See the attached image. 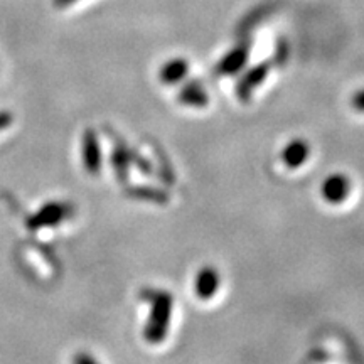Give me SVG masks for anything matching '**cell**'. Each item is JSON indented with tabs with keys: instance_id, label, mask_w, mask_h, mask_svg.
I'll use <instances>...</instances> for the list:
<instances>
[{
	"instance_id": "cell-1",
	"label": "cell",
	"mask_w": 364,
	"mask_h": 364,
	"mask_svg": "<svg viewBox=\"0 0 364 364\" xmlns=\"http://www.w3.org/2000/svg\"><path fill=\"white\" fill-rule=\"evenodd\" d=\"M140 299L150 304V316L144 327V339L149 344H161L169 332L174 299L166 290L157 289H144L140 292Z\"/></svg>"
},
{
	"instance_id": "cell-2",
	"label": "cell",
	"mask_w": 364,
	"mask_h": 364,
	"mask_svg": "<svg viewBox=\"0 0 364 364\" xmlns=\"http://www.w3.org/2000/svg\"><path fill=\"white\" fill-rule=\"evenodd\" d=\"M73 215H75V206L70 203H48L27 220V226L33 231L44 230V228L61 225L63 221L70 220Z\"/></svg>"
},
{
	"instance_id": "cell-3",
	"label": "cell",
	"mask_w": 364,
	"mask_h": 364,
	"mask_svg": "<svg viewBox=\"0 0 364 364\" xmlns=\"http://www.w3.org/2000/svg\"><path fill=\"white\" fill-rule=\"evenodd\" d=\"M351 189V179L343 174V172H338V174H331L329 177H326L321 186V194L332 206H338V204H343L349 198Z\"/></svg>"
},
{
	"instance_id": "cell-4",
	"label": "cell",
	"mask_w": 364,
	"mask_h": 364,
	"mask_svg": "<svg viewBox=\"0 0 364 364\" xmlns=\"http://www.w3.org/2000/svg\"><path fill=\"white\" fill-rule=\"evenodd\" d=\"M221 277L220 272L215 267L206 265L199 268L198 275L194 279V292L198 295V299L201 300H211L215 297L218 290H220Z\"/></svg>"
},
{
	"instance_id": "cell-5",
	"label": "cell",
	"mask_w": 364,
	"mask_h": 364,
	"mask_svg": "<svg viewBox=\"0 0 364 364\" xmlns=\"http://www.w3.org/2000/svg\"><path fill=\"white\" fill-rule=\"evenodd\" d=\"M270 73V65L268 63H260V65L250 68L245 73V76L238 81L236 85V95L241 102H248L252 98V91L263 83V80L267 78V75Z\"/></svg>"
},
{
	"instance_id": "cell-6",
	"label": "cell",
	"mask_w": 364,
	"mask_h": 364,
	"mask_svg": "<svg viewBox=\"0 0 364 364\" xmlns=\"http://www.w3.org/2000/svg\"><path fill=\"white\" fill-rule=\"evenodd\" d=\"M83 166L90 174H98L102 169V149L93 129H86L83 134Z\"/></svg>"
},
{
	"instance_id": "cell-7",
	"label": "cell",
	"mask_w": 364,
	"mask_h": 364,
	"mask_svg": "<svg viewBox=\"0 0 364 364\" xmlns=\"http://www.w3.org/2000/svg\"><path fill=\"white\" fill-rule=\"evenodd\" d=\"M311 156V147L304 139H294L282 149L280 159L289 169H299L302 167Z\"/></svg>"
},
{
	"instance_id": "cell-8",
	"label": "cell",
	"mask_w": 364,
	"mask_h": 364,
	"mask_svg": "<svg viewBox=\"0 0 364 364\" xmlns=\"http://www.w3.org/2000/svg\"><path fill=\"white\" fill-rule=\"evenodd\" d=\"M248 61V48L247 46H238V48L231 49L225 58L218 63L216 73L221 76H231L236 75L243 70V66Z\"/></svg>"
},
{
	"instance_id": "cell-9",
	"label": "cell",
	"mask_w": 364,
	"mask_h": 364,
	"mask_svg": "<svg viewBox=\"0 0 364 364\" xmlns=\"http://www.w3.org/2000/svg\"><path fill=\"white\" fill-rule=\"evenodd\" d=\"M189 63L184 58L169 59L159 71V80L164 85H177L188 76Z\"/></svg>"
},
{
	"instance_id": "cell-10",
	"label": "cell",
	"mask_w": 364,
	"mask_h": 364,
	"mask_svg": "<svg viewBox=\"0 0 364 364\" xmlns=\"http://www.w3.org/2000/svg\"><path fill=\"white\" fill-rule=\"evenodd\" d=\"M132 164V150L124 142L115 139V147L112 152V166L117 179L120 182L129 181V169Z\"/></svg>"
},
{
	"instance_id": "cell-11",
	"label": "cell",
	"mask_w": 364,
	"mask_h": 364,
	"mask_svg": "<svg viewBox=\"0 0 364 364\" xmlns=\"http://www.w3.org/2000/svg\"><path fill=\"white\" fill-rule=\"evenodd\" d=\"M177 102L181 105H186V107L204 108L209 103V97L206 90H204L198 81H193V83L182 86L179 95H177Z\"/></svg>"
},
{
	"instance_id": "cell-12",
	"label": "cell",
	"mask_w": 364,
	"mask_h": 364,
	"mask_svg": "<svg viewBox=\"0 0 364 364\" xmlns=\"http://www.w3.org/2000/svg\"><path fill=\"white\" fill-rule=\"evenodd\" d=\"M127 196L139 201H150L156 204H167L169 201V193L164 189L152 188V186H134L125 191Z\"/></svg>"
},
{
	"instance_id": "cell-13",
	"label": "cell",
	"mask_w": 364,
	"mask_h": 364,
	"mask_svg": "<svg viewBox=\"0 0 364 364\" xmlns=\"http://www.w3.org/2000/svg\"><path fill=\"white\" fill-rule=\"evenodd\" d=\"M351 105H353L354 110L359 112V113H364V88L356 91V93L353 95Z\"/></svg>"
},
{
	"instance_id": "cell-14",
	"label": "cell",
	"mask_w": 364,
	"mask_h": 364,
	"mask_svg": "<svg viewBox=\"0 0 364 364\" xmlns=\"http://www.w3.org/2000/svg\"><path fill=\"white\" fill-rule=\"evenodd\" d=\"M73 364H98L97 359L86 353H78L75 358H73Z\"/></svg>"
},
{
	"instance_id": "cell-15",
	"label": "cell",
	"mask_w": 364,
	"mask_h": 364,
	"mask_svg": "<svg viewBox=\"0 0 364 364\" xmlns=\"http://www.w3.org/2000/svg\"><path fill=\"white\" fill-rule=\"evenodd\" d=\"M12 124V115L9 112H0V130L7 129Z\"/></svg>"
},
{
	"instance_id": "cell-16",
	"label": "cell",
	"mask_w": 364,
	"mask_h": 364,
	"mask_svg": "<svg viewBox=\"0 0 364 364\" xmlns=\"http://www.w3.org/2000/svg\"><path fill=\"white\" fill-rule=\"evenodd\" d=\"M76 0H54V6L56 7H68L71 4H75Z\"/></svg>"
}]
</instances>
